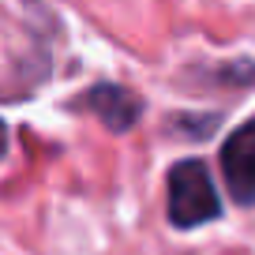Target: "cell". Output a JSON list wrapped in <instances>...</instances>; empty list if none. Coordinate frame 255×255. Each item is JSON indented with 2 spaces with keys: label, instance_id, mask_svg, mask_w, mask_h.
Returning <instances> with one entry per match:
<instances>
[{
  "label": "cell",
  "instance_id": "1",
  "mask_svg": "<svg viewBox=\"0 0 255 255\" xmlns=\"http://www.w3.org/2000/svg\"><path fill=\"white\" fill-rule=\"evenodd\" d=\"M165 214L176 229H199L207 222L222 218V199L210 180V169L199 158H184L169 169L165 176Z\"/></svg>",
  "mask_w": 255,
  "mask_h": 255
},
{
  "label": "cell",
  "instance_id": "4",
  "mask_svg": "<svg viewBox=\"0 0 255 255\" xmlns=\"http://www.w3.org/2000/svg\"><path fill=\"white\" fill-rule=\"evenodd\" d=\"M4 154H8V124L0 120V161H4Z\"/></svg>",
  "mask_w": 255,
  "mask_h": 255
},
{
  "label": "cell",
  "instance_id": "2",
  "mask_svg": "<svg viewBox=\"0 0 255 255\" xmlns=\"http://www.w3.org/2000/svg\"><path fill=\"white\" fill-rule=\"evenodd\" d=\"M222 176L240 207H255V117L222 143Z\"/></svg>",
  "mask_w": 255,
  "mask_h": 255
},
{
  "label": "cell",
  "instance_id": "3",
  "mask_svg": "<svg viewBox=\"0 0 255 255\" xmlns=\"http://www.w3.org/2000/svg\"><path fill=\"white\" fill-rule=\"evenodd\" d=\"M75 105L94 113L109 131H128V128L139 120V113H143V102L128 87H120V83H98V87H90Z\"/></svg>",
  "mask_w": 255,
  "mask_h": 255
}]
</instances>
